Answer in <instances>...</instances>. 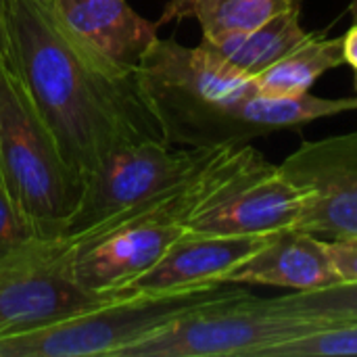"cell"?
<instances>
[{"mask_svg":"<svg viewBox=\"0 0 357 357\" xmlns=\"http://www.w3.org/2000/svg\"><path fill=\"white\" fill-rule=\"evenodd\" d=\"M4 15L17 73L79 176L121 146L165 142L136 69L113 63L40 0H4Z\"/></svg>","mask_w":357,"mask_h":357,"instance_id":"6da1fadb","label":"cell"},{"mask_svg":"<svg viewBox=\"0 0 357 357\" xmlns=\"http://www.w3.org/2000/svg\"><path fill=\"white\" fill-rule=\"evenodd\" d=\"M140 90L167 144L211 149L255 138L241 121L243 100L255 92L245 75L207 44L157 40L136 67Z\"/></svg>","mask_w":357,"mask_h":357,"instance_id":"7a4b0ae2","label":"cell"},{"mask_svg":"<svg viewBox=\"0 0 357 357\" xmlns=\"http://www.w3.org/2000/svg\"><path fill=\"white\" fill-rule=\"evenodd\" d=\"M0 182L42 241L56 238L82 205L86 178L61 155L13 54L0 52Z\"/></svg>","mask_w":357,"mask_h":357,"instance_id":"3957f363","label":"cell"},{"mask_svg":"<svg viewBox=\"0 0 357 357\" xmlns=\"http://www.w3.org/2000/svg\"><path fill=\"white\" fill-rule=\"evenodd\" d=\"M345 320L289 314L232 284L176 316L117 357H257L266 347Z\"/></svg>","mask_w":357,"mask_h":357,"instance_id":"277c9868","label":"cell"},{"mask_svg":"<svg viewBox=\"0 0 357 357\" xmlns=\"http://www.w3.org/2000/svg\"><path fill=\"white\" fill-rule=\"evenodd\" d=\"M307 195L280 165L253 146L215 149L199 203L184 220L188 232L259 236L295 228Z\"/></svg>","mask_w":357,"mask_h":357,"instance_id":"5b68a950","label":"cell"},{"mask_svg":"<svg viewBox=\"0 0 357 357\" xmlns=\"http://www.w3.org/2000/svg\"><path fill=\"white\" fill-rule=\"evenodd\" d=\"M220 287L172 293L132 291L42 328L0 339V357H117Z\"/></svg>","mask_w":357,"mask_h":357,"instance_id":"8992f818","label":"cell"},{"mask_svg":"<svg viewBox=\"0 0 357 357\" xmlns=\"http://www.w3.org/2000/svg\"><path fill=\"white\" fill-rule=\"evenodd\" d=\"M132 291H86L69 274V253L54 238L33 241L0 261V339L36 331Z\"/></svg>","mask_w":357,"mask_h":357,"instance_id":"52a82bcc","label":"cell"},{"mask_svg":"<svg viewBox=\"0 0 357 357\" xmlns=\"http://www.w3.org/2000/svg\"><path fill=\"white\" fill-rule=\"evenodd\" d=\"M209 149H180L163 140H142L117 149L86 178L79 209L61 236H75L102 220L144 205L184 182Z\"/></svg>","mask_w":357,"mask_h":357,"instance_id":"ba28073f","label":"cell"},{"mask_svg":"<svg viewBox=\"0 0 357 357\" xmlns=\"http://www.w3.org/2000/svg\"><path fill=\"white\" fill-rule=\"evenodd\" d=\"M280 167L307 195L295 230L324 241L357 234V132L303 142Z\"/></svg>","mask_w":357,"mask_h":357,"instance_id":"9c48e42d","label":"cell"},{"mask_svg":"<svg viewBox=\"0 0 357 357\" xmlns=\"http://www.w3.org/2000/svg\"><path fill=\"white\" fill-rule=\"evenodd\" d=\"M272 234L222 236L184 232L167 253L128 289L134 293L195 291L224 284V276L261 249Z\"/></svg>","mask_w":357,"mask_h":357,"instance_id":"30bf717a","label":"cell"},{"mask_svg":"<svg viewBox=\"0 0 357 357\" xmlns=\"http://www.w3.org/2000/svg\"><path fill=\"white\" fill-rule=\"evenodd\" d=\"M324 238L287 228L274 232L251 257L224 276V284H268L299 291H320L341 284Z\"/></svg>","mask_w":357,"mask_h":357,"instance_id":"8fae6325","label":"cell"},{"mask_svg":"<svg viewBox=\"0 0 357 357\" xmlns=\"http://www.w3.org/2000/svg\"><path fill=\"white\" fill-rule=\"evenodd\" d=\"M52 8L77 36L126 69H136L159 40L157 23L126 0H54Z\"/></svg>","mask_w":357,"mask_h":357,"instance_id":"7c38bea8","label":"cell"},{"mask_svg":"<svg viewBox=\"0 0 357 357\" xmlns=\"http://www.w3.org/2000/svg\"><path fill=\"white\" fill-rule=\"evenodd\" d=\"M307 36L299 25V10H287L249 31H234L218 40L203 38L201 42L245 75L255 77L297 48Z\"/></svg>","mask_w":357,"mask_h":357,"instance_id":"4fadbf2b","label":"cell"},{"mask_svg":"<svg viewBox=\"0 0 357 357\" xmlns=\"http://www.w3.org/2000/svg\"><path fill=\"white\" fill-rule=\"evenodd\" d=\"M299 8L301 0H169L157 25L192 17L203 29V38L218 40L234 31H249L280 13Z\"/></svg>","mask_w":357,"mask_h":357,"instance_id":"5bb4252c","label":"cell"},{"mask_svg":"<svg viewBox=\"0 0 357 357\" xmlns=\"http://www.w3.org/2000/svg\"><path fill=\"white\" fill-rule=\"evenodd\" d=\"M345 63L343 38L310 33L297 48L253 77L255 90L266 96H291L307 92L314 82Z\"/></svg>","mask_w":357,"mask_h":357,"instance_id":"9a60e30c","label":"cell"},{"mask_svg":"<svg viewBox=\"0 0 357 357\" xmlns=\"http://www.w3.org/2000/svg\"><path fill=\"white\" fill-rule=\"evenodd\" d=\"M354 109H357V96L320 98L310 92L291 96H266L255 90L243 100L238 117L255 136H264L274 130L295 128L320 117H331Z\"/></svg>","mask_w":357,"mask_h":357,"instance_id":"2e32d148","label":"cell"},{"mask_svg":"<svg viewBox=\"0 0 357 357\" xmlns=\"http://www.w3.org/2000/svg\"><path fill=\"white\" fill-rule=\"evenodd\" d=\"M357 356V320L266 347L257 357H349Z\"/></svg>","mask_w":357,"mask_h":357,"instance_id":"e0dca14e","label":"cell"},{"mask_svg":"<svg viewBox=\"0 0 357 357\" xmlns=\"http://www.w3.org/2000/svg\"><path fill=\"white\" fill-rule=\"evenodd\" d=\"M274 305L289 314L326 316L339 320H357V282H341L320 291H299L276 297Z\"/></svg>","mask_w":357,"mask_h":357,"instance_id":"ac0fdd59","label":"cell"},{"mask_svg":"<svg viewBox=\"0 0 357 357\" xmlns=\"http://www.w3.org/2000/svg\"><path fill=\"white\" fill-rule=\"evenodd\" d=\"M33 241H40L36 226L13 203L0 182V261L31 245Z\"/></svg>","mask_w":357,"mask_h":357,"instance_id":"d6986e66","label":"cell"},{"mask_svg":"<svg viewBox=\"0 0 357 357\" xmlns=\"http://www.w3.org/2000/svg\"><path fill=\"white\" fill-rule=\"evenodd\" d=\"M335 270L343 282H357V234L326 241Z\"/></svg>","mask_w":357,"mask_h":357,"instance_id":"ffe728a7","label":"cell"},{"mask_svg":"<svg viewBox=\"0 0 357 357\" xmlns=\"http://www.w3.org/2000/svg\"><path fill=\"white\" fill-rule=\"evenodd\" d=\"M343 54L345 63H349L357 71V23H354L351 29L343 36Z\"/></svg>","mask_w":357,"mask_h":357,"instance_id":"44dd1931","label":"cell"},{"mask_svg":"<svg viewBox=\"0 0 357 357\" xmlns=\"http://www.w3.org/2000/svg\"><path fill=\"white\" fill-rule=\"evenodd\" d=\"M0 52L13 54L10 36H8V27H6V15H4V0H0Z\"/></svg>","mask_w":357,"mask_h":357,"instance_id":"7402d4cb","label":"cell"},{"mask_svg":"<svg viewBox=\"0 0 357 357\" xmlns=\"http://www.w3.org/2000/svg\"><path fill=\"white\" fill-rule=\"evenodd\" d=\"M351 15H354V23H357V0H351Z\"/></svg>","mask_w":357,"mask_h":357,"instance_id":"603a6c76","label":"cell"},{"mask_svg":"<svg viewBox=\"0 0 357 357\" xmlns=\"http://www.w3.org/2000/svg\"><path fill=\"white\" fill-rule=\"evenodd\" d=\"M42 4H46V6H52L54 4V0H40Z\"/></svg>","mask_w":357,"mask_h":357,"instance_id":"cb8c5ba5","label":"cell"},{"mask_svg":"<svg viewBox=\"0 0 357 357\" xmlns=\"http://www.w3.org/2000/svg\"><path fill=\"white\" fill-rule=\"evenodd\" d=\"M356 90H357V75H356Z\"/></svg>","mask_w":357,"mask_h":357,"instance_id":"d4e9b609","label":"cell"}]
</instances>
